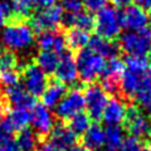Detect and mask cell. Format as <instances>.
Returning <instances> with one entry per match:
<instances>
[{
	"instance_id": "cell-1",
	"label": "cell",
	"mask_w": 151,
	"mask_h": 151,
	"mask_svg": "<svg viewBox=\"0 0 151 151\" xmlns=\"http://www.w3.org/2000/svg\"><path fill=\"white\" fill-rule=\"evenodd\" d=\"M151 81L145 57L129 55L125 60V69L120 78V89L129 98H135Z\"/></svg>"
},
{
	"instance_id": "cell-2",
	"label": "cell",
	"mask_w": 151,
	"mask_h": 151,
	"mask_svg": "<svg viewBox=\"0 0 151 151\" xmlns=\"http://www.w3.org/2000/svg\"><path fill=\"white\" fill-rule=\"evenodd\" d=\"M0 42L4 48L10 52L27 50L35 42L34 30L30 24L23 20L8 23L0 33Z\"/></svg>"
},
{
	"instance_id": "cell-3",
	"label": "cell",
	"mask_w": 151,
	"mask_h": 151,
	"mask_svg": "<svg viewBox=\"0 0 151 151\" xmlns=\"http://www.w3.org/2000/svg\"><path fill=\"white\" fill-rule=\"evenodd\" d=\"M78 77L86 83H93L101 76L106 67V59L89 48L81 49L76 58Z\"/></svg>"
},
{
	"instance_id": "cell-4",
	"label": "cell",
	"mask_w": 151,
	"mask_h": 151,
	"mask_svg": "<svg viewBox=\"0 0 151 151\" xmlns=\"http://www.w3.org/2000/svg\"><path fill=\"white\" fill-rule=\"evenodd\" d=\"M93 28L97 35L105 39H115L121 34L122 30V22H121V13H119L116 8L106 6L97 12L94 17Z\"/></svg>"
},
{
	"instance_id": "cell-5",
	"label": "cell",
	"mask_w": 151,
	"mask_h": 151,
	"mask_svg": "<svg viewBox=\"0 0 151 151\" xmlns=\"http://www.w3.org/2000/svg\"><path fill=\"white\" fill-rule=\"evenodd\" d=\"M120 48L127 55L145 57L151 48V29L144 28L141 30H127L120 37Z\"/></svg>"
},
{
	"instance_id": "cell-6",
	"label": "cell",
	"mask_w": 151,
	"mask_h": 151,
	"mask_svg": "<svg viewBox=\"0 0 151 151\" xmlns=\"http://www.w3.org/2000/svg\"><path fill=\"white\" fill-rule=\"evenodd\" d=\"M64 19V10L60 5H52L49 8H44L33 14L30 19V25L33 30L37 32H49L57 30L60 23Z\"/></svg>"
},
{
	"instance_id": "cell-7",
	"label": "cell",
	"mask_w": 151,
	"mask_h": 151,
	"mask_svg": "<svg viewBox=\"0 0 151 151\" xmlns=\"http://www.w3.org/2000/svg\"><path fill=\"white\" fill-rule=\"evenodd\" d=\"M84 110V94L79 88H72L65 92L63 98L55 106V115L58 119L68 121L73 116L83 112Z\"/></svg>"
},
{
	"instance_id": "cell-8",
	"label": "cell",
	"mask_w": 151,
	"mask_h": 151,
	"mask_svg": "<svg viewBox=\"0 0 151 151\" xmlns=\"http://www.w3.org/2000/svg\"><path fill=\"white\" fill-rule=\"evenodd\" d=\"M84 108H87L88 117L93 121H100L102 119L103 110L107 105V92L100 84L91 83L84 91Z\"/></svg>"
},
{
	"instance_id": "cell-9",
	"label": "cell",
	"mask_w": 151,
	"mask_h": 151,
	"mask_svg": "<svg viewBox=\"0 0 151 151\" xmlns=\"http://www.w3.org/2000/svg\"><path fill=\"white\" fill-rule=\"evenodd\" d=\"M125 129L130 136L137 139L151 136V120L150 117L137 107H127L125 117Z\"/></svg>"
},
{
	"instance_id": "cell-10",
	"label": "cell",
	"mask_w": 151,
	"mask_h": 151,
	"mask_svg": "<svg viewBox=\"0 0 151 151\" xmlns=\"http://www.w3.org/2000/svg\"><path fill=\"white\" fill-rule=\"evenodd\" d=\"M23 87L33 97L42 96L48 84V77L44 70H42L35 63L27 64L22 73Z\"/></svg>"
},
{
	"instance_id": "cell-11",
	"label": "cell",
	"mask_w": 151,
	"mask_h": 151,
	"mask_svg": "<svg viewBox=\"0 0 151 151\" xmlns=\"http://www.w3.org/2000/svg\"><path fill=\"white\" fill-rule=\"evenodd\" d=\"M125 69V62L113 57L106 62L105 70L101 76V87L107 93H115L120 89V78Z\"/></svg>"
},
{
	"instance_id": "cell-12",
	"label": "cell",
	"mask_w": 151,
	"mask_h": 151,
	"mask_svg": "<svg viewBox=\"0 0 151 151\" xmlns=\"http://www.w3.org/2000/svg\"><path fill=\"white\" fill-rule=\"evenodd\" d=\"M30 124L33 131L39 136H45L54 127V117L48 107L43 103H37L30 111Z\"/></svg>"
},
{
	"instance_id": "cell-13",
	"label": "cell",
	"mask_w": 151,
	"mask_h": 151,
	"mask_svg": "<svg viewBox=\"0 0 151 151\" xmlns=\"http://www.w3.org/2000/svg\"><path fill=\"white\" fill-rule=\"evenodd\" d=\"M30 124V112L28 108H12L6 117L0 121V132L14 134L15 131L27 129Z\"/></svg>"
},
{
	"instance_id": "cell-14",
	"label": "cell",
	"mask_w": 151,
	"mask_h": 151,
	"mask_svg": "<svg viewBox=\"0 0 151 151\" xmlns=\"http://www.w3.org/2000/svg\"><path fill=\"white\" fill-rule=\"evenodd\" d=\"M54 73L57 76V81L62 82L65 86L74 84L79 78L76 58L70 53H63L59 57V62Z\"/></svg>"
},
{
	"instance_id": "cell-15",
	"label": "cell",
	"mask_w": 151,
	"mask_h": 151,
	"mask_svg": "<svg viewBox=\"0 0 151 151\" xmlns=\"http://www.w3.org/2000/svg\"><path fill=\"white\" fill-rule=\"evenodd\" d=\"M122 28L130 32L141 30L147 28V14L137 5H129L121 13Z\"/></svg>"
},
{
	"instance_id": "cell-16",
	"label": "cell",
	"mask_w": 151,
	"mask_h": 151,
	"mask_svg": "<svg viewBox=\"0 0 151 151\" xmlns=\"http://www.w3.org/2000/svg\"><path fill=\"white\" fill-rule=\"evenodd\" d=\"M37 45L39 50L54 52L57 54H63L65 50V37L57 30L42 32L37 38Z\"/></svg>"
},
{
	"instance_id": "cell-17",
	"label": "cell",
	"mask_w": 151,
	"mask_h": 151,
	"mask_svg": "<svg viewBox=\"0 0 151 151\" xmlns=\"http://www.w3.org/2000/svg\"><path fill=\"white\" fill-rule=\"evenodd\" d=\"M127 112V105L126 102L119 97H111L108 98L107 105L102 113V120L106 122L107 126L110 125H117L125 121Z\"/></svg>"
},
{
	"instance_id": "cell-18",
	"label": "cell",
	"mask_w": 151,
	"mask_h": 151,
	"mask_svg": "<svg viewBox=\"0 0 151 151\" xmlns=\"http://www.w3.org/2000/svg\"><path fill=\"white\" fill-rule=\"evenodd\" d=\"M4 94L13 108H30L34 106V97L28 93L23 84L18 83L14 86L5 87Z\"/></svg>"
},
{
	"instance_id": "cell-19",
	"label": "cell",
	"mask_w": 151,
	"mask_h": 151,
	"mask_svg": "<svg viewBox=\"0 0 151 151\" xmlns=\"http://www.w3.org/2000/svg\"><path fill=\"white\" fill-rule=\"evenodd\" d=\"M49 134L50 135L48 140L62 151H65L67 149L72 147L77 142V135L67 125L63 124L54 125V127L52 129Z\"/></svg>"
},
{
	"instance_id": "cell-20",
	"label": "cell",
	"mask_w": 151,
	"mask_h": 151,
	"mask_svg": "<svg viewBox=\"0 0 151 151\" xmlns=\"http://www.w3.org/2000/svg\"><path fill=\"white\" fill-rule=\"evenodd\" d=\"M65 94V84H63L59 81H52L48 82L44 92L42 93V103L48 107H55L59 103V101L63 98Z\"/></svg>"
},
{
	"instance_id": "cell-21",
	"label": "cell",
	"mask_w": 151,
	"mask_h": 151,
	"mask_svg": "<svg viewBox=\"0 0 151 151\" xmlns=\"http://www.w3.org/2000/svg\"><path fill=\"white\" fill-rule=\"evenodd\" d=\"M88 48L98 55L103 57L105 59H111L113 57H117V53H119V49L112 40L105 39V38H101L98 35L89 38Z\"/></svg>"
},
{
	"instance_id": "cell-22",
	"label": "cell",
	"mask_w": 151,
	"mask_h": 151,
	"mask_svg": "<svg viewBox=\"0 0 151 151\" xmlns=\"http://www.w3.org/2000/svg\"><path fill=\"white\" fill-rule=\"evenodd\" d=\"M83 146L88 151H97L102 146H105V129L93 124L88 127V130L83 134Z\"/></svg>"
},
{
	"instance_id": "cell-23",
	"label": "cell",
	"mask_w": 151,
	"mask_h": 151,
	"mask_svg": "<svg viewBox=\"0 0 151 151\" xmlns=\"http://www.w3.org/2000/svg\"><path fill=\"white\" fill-rule=\"evenodd\" d=\"M63 22L69 28H79V29L89 32L93 28L94 18L91 15L89 12L81 10L76 14H64Z\"/></svg>"
},
{
	"instance_id": "cell-24",
	"label": "cell",
	"mask_w": 151,
	"mask_h": 151,
	"mask_svg": "<svg viewBox=\"0 0 151 151\" xmlns=\"http://www.w3.org/2000/svg\"><path fill=\"white\" fill-rule=\"evenodd\" d=\"M89 38L91 37L87 30L79 29V28H70L65 35V44L70 49L81 50L88 45Z\"/></svg>"
},
{
	"instance_id": "cell-25",
	"label": "cell",
	"mask_w": 151,
	"mask_h": 151,
	"mask_svg": "<svg viewBox=\"0 0 151 151\" xmlns=\"http://www.w3.org/2000/svg\"><path fill=\"white\" fill-rule=\"evenodd\" d=\"M58 62H59V54L54 53V52L39 50V53L35 55V64L42 70H44L47 74L55 72Z\"/></svg>"
},
{
	"instance_id": "cell-26",
	"label": "cell",
	"mask_w": 151,
	"mask_h": 151,
	"mask_svg": "<svg viewBox=\"0 0 151 151\" xmlns=\"http://www.w3.org/2000/svg\"><path fill=\"white\" fill-rule=\"evenodd\" d=\"M15 144L18 151H34L38 147V137L35 132L29 129H24L18 131V136L15 137Z\"/></svg>"
},
{
	"instance_id": "cell-27",
	"label": "cell",
	"mask_w": 151,
	"mask_h": 151,
	"mask_svg": "<svg viewBox=\"0 0 151 151\" xmlns=\"http://www.w3.org/2000/svg\"><path fill=\"white\" fill-rule=\"evenodd\" d=\"M124 139V130L120 126L110 125L105 129V146L107 151H117Z\"/></svg>"
},
{
	"instance_id": "cell-28",
	"label": "cell",
	"mask_w": 151,
	"mask_h": 151,
	"mask_svg": "<svg viewBox=\"0 0 151 151\" xmlns=\"http://www.w3.org/2000/svg\"><path fill=\"white\" fill-rule=\"evenodd\" d=\"M69 125L68 127L77 136L83 135L84 132L88 130V127L91 126V119L88 117V115H84L83 112L78 113V115L73 116L72 119H69Z\"/></svg>"
},
{
	"instance_id": "cell-29",
	"label": "cell",
	"mask_w": 151,
	"mask_h": 151,
	"mask_svg": "<svg viewBox=\"0 0 151 151\" xmlns=\"http://www.w3.org/2000/svg\"><path fill=\"white\" fill-rule=\"evenodd\" d=\"M13 69H18L17 55L14 54V52H10L5 48L0 49V73Z\"/></svg>"
},
{
	"instance_id": "cell-30",
	"label": "cell",
	"mask_w": 151,
	"mask_h": 151,
	"mask_svg": "<svg viewBox=\"0 0 151 151\" xmlns=\"http://www.w3.org/2000/svg\"><path fill=\"white\" fill-rule=\"evenodd\" d=\"M13 13L19 18H25L30 14L33 8L32 0H10Z\"/></svg>"
},
{
	"instance_id": "cell-31",
	"label": "cell",
	"mask_w": 151,
	"mask_h": 151,
	"mask_svg": "<svg viewBox=\"0 0 151 151\" xmlns=\"http://www.w3.org/2000/svg\"><path fill=\"white\" fill-rule=\"evenodd\" d=\"M135 98L137 100L139 105L151 116V81L141 89Z\"/></svg>"
},
{
	"instance_id": "cell-32",
	"label": "cell",
	"mask_w": 151,
	"mask_h": 151,
	"mask_svg": "<svg viewBox=\"0 0 151 151\" xmlns=\"http://www.w3.org/2000/svg\"><path fill=\"white\" fill-rule=\"evenodd\" d=\"M142 142H141L140 139L129 136V137L124 139L117 151H142Z\"/></svg>"
},
{
	"instance_id": "cell-33",
	"label": "cell",
	"mask_w": 151,
	"mask_h": 151,
	"mask_svg": "<svg viewBox=\"0 0 151 151\" xmlns=\"http://www.w3.org/2000/svg\"><path fill=\"white\" fill-rule=\"evenodd\" d=\"M13 8L10 1L8 0H0V27H5L13 17Z\"/></svg>"
},
{
	"instance_id": "cell-34",
	"label": "cell",
	"mask_w": 151,
	"mask_h": 151,
	"mask_svg": "<svg viewBox=\"0 0 151 151\" xmlns=\"http://www.w3.org/2000/svg\"><path fill=\"white\" fill-rule=\"evenodd\" d=\"M0 151H18L15 139L12 134L0 132Z\"/></svg>"
},
{
	"instance_id": "cell-35",
	"label": "cell",
	"mask_w": 151,
	"mask_h": 151,
	"mask_svg": "<svg viewBox=\"0 0 151 151\" xmlns=\"http://www.w3.org/2000/svg\"><path fill=\"white\" fill-rule=\"evenodd\" d=\"M0 83H1L4 87L18 84L19 83V72L17 69H13V70L0 73Z\"/></svg>"
},
{
	"instance_id": "cell-36",
	"label": "cell",
	"mask_w": 151,
	"mask_h": 151,
	"mask_svg": "<svg viewBox=\"0 0 151 151\" xmlns=\"http://www.w3.org/2000/svg\"><path fill=\"white\" fill-rule=\"evenodd\" d=\"M63 10L64 14H76L83 10L82 0H63Z\"/></svg>"
},
{
	"instance_id": "cell-37",
	"label": "cell",
	"mask_w": 151,
	"mask_h": 151,
	"mask_svg": "<svg viewBox=\"0 0 151 151\" xmlns=\"http://www.w3.org/2000/svg\"><path fill=\"white\" fill-rule=\"evenodd\" d=\"M110 0H82L83 6L88 12H100L101 9L106 8Z\"/></svg>"
},
{
	"instance_id": "cell-38",
	"label": "cell",
	"mask_w": 151,
	"mask_h": 151,
	"mask_svg": "<svg viewBox=\"0 0 151 151\" xmlns=\"http://www.w3.org/2000/svg\"><path fill=\"white\" fill-rule=\"evenodd\" d=\"M38 149H39V151H62L57 147L54 144H52L48 139L43 140L40 144H38Z\"/></svg>"
},
{
	"instance_id": "cell-39",
	"label": "cell",
	"mask_w": 151,
	"mask_h": 151,
	"mask_svg": "<svg viewBox=\"0 0 151 151\" xmlns=\"http://www.w3.org/2000/svg\"><path fill=\"white\" fill-rule=\"evenodd\" d=\"M33 1V5H35L40 9H44V8H49L52 5H55L57 0H32Z\"/></svg>"
},
{
	"instance_id": "cell-40",
	"label": "cell",
	"mask_w": 151,
	"mask_h": 151,
	"mask_svg": "<svg viewBox=\"0 0 151 151\" xmlns=\"http://www.w3.org/2000/svg\"><path fill=\"white\" fill-rule=\"evenodd\" d=\"M135 3V5L140 6L141 9H150L151 8V0H132Z\"/></svg>"
},
{
	"instance_id": "cell-41",
	"label": "cell",
	"mask_w": 151,
	"mask_h": 151,
	"mask_svg": "<svg viewBox=\"0 0 151 151\" xmlns=\"http://www.w3.org/2000/svg\"><path fill=\"white\" fill-rule=\"evenodd\" d=\"M111 1L116 8H126V6L131 5L132 0H111Z\"/></svg>"
},
{
	"instance_id": "cell-42",
	"label": "cell",
	"mask_w": 151,
	"mask_h": 151,
	"mask_svg": "<svg viewBox=\"0 0 151 151\" xmlns=\"http://www.w3.org/2000/svg\"><path fill=\"white\" fill-rule=\"evenodd\" d=\"M65 151H88L84 146H81V145H77L76 144L74 146H72V147H69V149H67Z\"/></svg>"
},
{
	"instance_id": "cell-43",
	"label": "cell",
	"mask_w": 151,
	"mask_h": 151,
	"mask_svg": "<svg viewBox=\"0 0 151 151\" xmlns=\"http://www.w3.org/2000/svg\"><path fill=\"white\" fill-rule=\"evenodd\" d=\"M3 116H4V102L3 100H0V121L3 120Z\"/></svg>"
},
{
	"instance_id": "cell-44",
	"label": "cell",
	"mask_w": 151,
	"mask_h": 151,
	"mask_svg": "<svg viewBox=\"0 0 151 151\" xmlns=\"http://www.w3.org/2000/svg\"><path fill=\"white\" fill-rule=\"evenodd\" d=\"M147 24H150V28H151V8H150V12L147 14Z\"/></svg>"
},
{
	"instance_id": "cell-45",
	"label": "cell",
	"mask_w": 151,
	"mask_h": 151,
	"mask_svg": "<svg viewBox=\"0 0 151 151\" xmlns=\"http://www.w3.org/2000/svg\"><path fill=\"white\" fill-rule=\"evenodd\" d=\"M147 72H149V74H150V77H151V59L147 62Z\"/></svg>"
},
{
	"instance_id": "cell-46",
	"label": "cell",
	"mask_w": 151,
	"mask_h": 151,
	"mask_svg": "<svg viewBox=\"0 0 151 151\" xmlns=\"http://www.w3.org/2000/svg\"><path fill=\"white\" fill-rule=\"evenodd\" d=\"M142 151H151V144H147L145 146V147L142 149Z\"/></svg>"
},
{
	"instance_id": "cell-47",
	"label": "cell",
	"mask_w": 151,
	"mask_h": 151,
	"mask_svg": "<svg viewBox=\"0 0 151 151\" xmlns=\"http://www.w3.org/2000/svg\"><path fill=\"white\" fill-rule=\"evenodd\" d=\"M150 50H151V48H150Z\"/></svg>"
}]
</instances>
